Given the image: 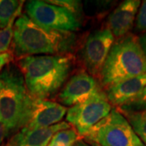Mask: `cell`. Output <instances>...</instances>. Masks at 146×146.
Listing matches in <instances>:
<instances>
[{
	"instance_id": "6da1fadb",
	"label": "cell",
	"mask_w": 146,
	"mask_h": 146,
	"mask_svg": "<svg viewBox=\"0 0 146 146\" xmlns=\"http://www.w3.org/2000/svg\"><path fill=\"white\" fill-rule=\"evenodd\" d=\"M27 90L33 98L46 99L57 93L72 68L71 55H34L18 59Z\"/></svg>"
},
{
	"instance_id": "7a4b0ae2",
	"label": "cell",
	"mask_w": 146,
	"mask_h": 146,
	"mask_svg": "<svg viewBox=\"0 0 146 146\" xmlns=\"http://www.w3.org/2000/svg\"><path fill=\"white\" fill-rule=\"evenodd\" d=\"M13 54L17 58L36 54H61L68 52L74 42L69 32L47 30L23 14L16 19L12 39Z\"/></svg>"
},
{
	"instance_id": "3957f363",
	"label": "cell",
	"mask_w": 146,
	"mask_h": 146,
	"mask_svg": "<svg viewBox=\"0 0 146 146\" xmlns=\"http://www.w3.org/2000/svg\"><path fill=\"white\" fill-rule=\"evenodd\" d=\"M34 100L18 67L7 64L0 72V122L10 132L27 125Z\"/></svg>"
},
{
	"instance_id": "277c9868",
	"label": "cell",
	"mask_w": 146,
	"mask_h": 146,
	"mask_svg": "<svg viewBox=\"0 0 146 146\" xmlns=\"http://www.w3.org/2000/svg\"><path fill=\"white\" fill-rule=\"evenodd\" d=\"M146 73V58L138 36L133 34L114 42L100 74L105 88Z\"/></svg>"
},
{
	"instance_id": "5b68a950",
	"label": "cell",
	"mask_w": 146,
	"mask_h": 146,
	"mask_svg": "<svg viewBox=\"0 0 146 146\" xmlns=\"http://www.w3.org/2000/svg\"><path fill=\"white\" fill-rule=\"evenodd\" d=\"M98 146H146L136 134L125 116L116 108L84 136Z\"/></svg>"
},
{
	"instance_id": "8992f818",
	"label": "cell",
	"mask_w": 146,
	"mask_h": 146,
	"mask_svg": "<svg viewBox=\"0 0 146 146\" xmlns=\"http://www.w3.org/2000/svg\"><path fill=\"white\" fill-rule=\"evenodd\" d=\"M112 106L105 92L100 90L82 103L73 106L67 111L66 120L84 137L94 126L109 115Z\"/></svg>"
},
{
	"instance_id": "52a82bcc",
	"label": "cell",
	"mask_w": 146,
	"mask_h": 146,
	"mask_svg": "<svg viewBox=\"0 0 146 146\" xmlns=\"http://www.w3.org/2000/svg\"><path fill=\"white\" fill-rule=\"evenodd\" d=\"M25 11L32 21L47 30L70 33L80 28V22L73 13L46 1H29Z\"/></svg>"
},
{
	"instance_id": "ba28073f",
	"label": "cell",
	"mask_w": 146,
	"mask_h": 146,
	"mask_svg": "<svg viewBox=\"0 0 146 146\" xmlns=\"http://www.w3.org/2000/svg\"><path fill=\"white\" fill-rule=\"evenodd\" d=\"M115 36L109 29H100L89 34L82 50V59L89 75L100 78V74L111 47Z\"/></svg>"
},
{
	"instance_id": "9c48e42d",
	"label": "cell",
	"mask_w": 146,
	"mask_h": 146,
	"mask_svg": "<svg viewBox=\"0 0 146 146\" xmlns=\"http://www.w3.org/2000/svg\"><path fill=\"white\" fill-rule=\"evenodd\" d=\"M100 90L96 79L81 70L68 80L58 94V100L65 106H73L85 102Z\"/></svg>"
},
{
	"instance_id": "30bf717a",
	"label": "cell",
	"mask_w": 146,
	"mask_h": 146,
	"mask_svg": "<svg viewBox=\"0 0 146 146\" xmlns=\"http://www.w3.org/2000/svg\"><path fill=\"white\" fill-rule=\"evenodd\" d=\"M67 108L55 102L46 99L34 100L31 115L25 127L44 128L55 125L67 115Z\"/></svg>"
},
{
	"instance_id": "8fae6325",
	"label": "cell",
	"mask_w": 146,
	"mask_h": 146,
	"mask_svg": "<svg viewBox=\"0 0 146 146\" xmlns=\"http://www.w3.org/2000/svg\"><path fill=\"white\" fill-rule=\"evenodd\" d=\"M71 127L67 122L44 128L23 127L11 138L7 146H47L56 132Z\"/></svg>"
},
{
	"instance_id": "7c38bea8",
	"label": "cell",
	"mask_w": 146,
	"mask_h": 146,
	"mask_svg": "<svg viewBox=\"0 0 146 146\" xmlns=\"http://www.w3.org/2000/svg\"><path fill=\"white\" fill-rule=\"evenodd\" d=\"M146 87V73L110 85L105 94L111 106L116 109L124 106L136 97Z\"/></svg>"
},
{
	"instance_id": "4fadbf2b",
	"label": "cell",
	"mask_w": 146,
	"mask_h": 146,
	"mask_svg": "<svg viewBox=\"0 0 146 146\" xmlns=\"http://www.w3.org/2000/svg\"><path fill=\"white\" fill-rule=\"evenodd\" d=\"M139 0H126L120 3L108 16V29L113 36L120 38L131 29L136 13L141 6Z\"/></svg>"
},
{
	"instance_id": "5bb4252c",
	"label": "cell",
	"mask_w": 146,
	"mask_h": 146,
	"mask_svg": "<svg viewBox=\"0 0 146 146\" xmlns=\"http://www.w3.org/2000/svg\"><path fill=\"white\" fill-rule=\"evenodd\" d=\"M121 113L125 116L136 135L146 145V110L136 112Z\"/></svg>"
},
{
	"instance_id": "9a60e30c",
	"label": "cell",
	"mask_w": 146,
	"mask_h": 146,
	"mask_svg": "<svg viewBox=\"0 0 146 146\" xmlns=\"http://www.w3.org/2000/svg\"><path fill=\"white\" fill-rule=\"evenodd\" d=\"M76 131L73 127L61 130L56 132L47 146H74V145L80 140Z\"/></svg>"
},
{
	"instance_id": "2e32d148",
	"label": "cell",
	"mask_w": 146,
	"mask_h": 146,
	"mask_svg": "<svg viewBox=\"0 0 146 146\" xmlns=\"http://www.w3.org/2000/svg\"><path fill=\"white\" fill-rule=\"evenodd\" d=\"M22 1L0 0V29H4L22 4Z\"/></svg>"
},
{
	"instance_id": "e0dca14e",
	"label": "cell",
	"mask_w": 146,
	"mask_h": 146,
	"mask_svg": "<svg viewBox=\"0 0 146 146\" xmlns=\"http://www.w3.org/2000/svg\"><path fill=\"white\" fill-rule=\"evenodd\" d=\"M24 3V2H23ZM23 3L17 10L16 13L12 16V18L9 21L8 25L3 29L0 30V54L7 52L9 50L11 41L13 39V33H14V25L16 18L21 16Z\"/></svg>"
},
{
	"instance_id": "ac0fdd59",
	"label": "cell",
	"mask_w": 146,
	"mask_h": 146,
	"mask_svg": "<svg viewBox=\"0 0 146 146\" xmlns=\"http://www.w3.org/2000/svg\"><path fill=\"white\" fill-rule=\"evenodd\" d=\"M117 110H119L120 112L124 113L136 112L146 110V87L135 99L131 101L130 102L127 103Z\"/></svg>"
},
{
	"instance_id": "d6986e66",
	"label": "cell",
	"mask_w": 146,
	"mask_h": 146,
	"mask_svg": "<svg viewBox=\"0 0 146 146\" xmlns=\"http://www.w3.org/2000/svg\"><path fill=\"white\" fill-rule=\"evenodd\" d=\"M47 3H51L54 5L61 7L63 8L67 9L71 11L76 16V13L80 11V3L79 1H73V0H52V1H46Z\"/></svg>"
},
{
	"instance_id": "ffe728a7",
	"label": "cell",
	"mask_w": 146,
	"mask_h": 146,
	"mask_svg": "<svg viewBox=\"0 0 146 146\" xmlns=\"http://www.w3.org/2000/svg\"><path fill=\"white\" fill-rule=\"evenodd\" d=\"M136 29L141 32H146V0L142 2L136 16Z\"/></svg>"
},
{
	"instance_id": "44dd1931",
	"label": "cell",
	"mask_w": 146,
	"mask_h": 146,
	"mask_svg": "<svg viewBox=\"0 0 146 146\" xmlns=\"http://www.w3.org/2000/svg\"><path fill=\"white\" fill-rule=\"evenodd\" d=\"M12 59V54L10 52H6L0 54V72L5 68L7 64H9Z\"/></svg>"
},
{
	"instance_id": "7402d4cb",
	"label": "cell",
	"mask_w": 146,
	"mask_h": 146,
	"mask_svg": "<svg viewBox=\"0 0 146 146\" xmlns=\"http://www.w3.org/2000/svg\"><path fill=\"white\" fill-rule=\"evenodd\" d=\"M10 131L8 130V128L0 122V145L10 135Z\"/></svg>"
},
{
	"instance_id": "603a6c76",
	"label": "cell",
	"mask_w": 146,
	"mask_h": 146,
	"mask_svg": "<svg viewBox=\"0 0 146 146\" xmlns=\"http://www.w3.org/2000/svg\"><path fill=\"white\" fill-rule=\"evenodd\" d=\"M139 38V42L141 45L142 51L144 53V55L146 58V33H145L144 34H142L140 36H138Z\"/></svg>"
},
{
	"instance_id": "cb8c5ba5",
	"label": "cell",
	"mask_w": 146,
	"mask_h": 146,
	"mask_svg": "<svg viewBox=\"0 0 146 146\" xmlns=\"http://www.w3.org/2000/svg\"><path fill=\"white\" fill-rule=\"evenodd\" d=\"M74 146H91L90 145H89L88 143H86L85 141H83V140H79L75 145H74Z\"/></svg>"
},
{
	"instance_id": "d4e9b609",
	"label": "cell",
	"mask_w": 146,
	"mask_h": 146,
	"mask_svg": "<svg viewBox=\"0 0 146 146\" xmlns=\"http://www.w3.org/2000/svg\"><path fill=\"white\" fill-rule=\"evenodd\" d=\"M95 146H98V145H95Z\"/></svg>"
}]
</instances>
